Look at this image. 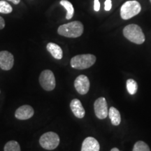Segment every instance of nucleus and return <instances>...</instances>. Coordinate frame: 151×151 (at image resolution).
<instances>
[{
  "label": "nucleus",
  "instance_id": "3",
  "mask_svg": "<svg viewBox=\"0 0 151 151\" xmlns=\"http://www.w3.org/2000/svg\"><path fill=\"white\" fill-rule=\"evenodd\" d=\"M96 57L92 54L78 55L71 58V67L76 69H86L95 63Z\"/></svg>",
  "mask_w": 151,
  "mask_h": 151
},
{
  "label": "nucleus",
  "instance_id": "1",
  "mask_svg": "<svg viewBox=\"0 0 151 151\" xmlns=\"http://www.w3.org/2000/svg\"><path fill=\"white\" fill-rule=\"evenodd\" d=\"M83 24L80 21H73L60 25L58 29L60 35L68 38H78L83 35Z\"/></svg>",
  "mask_w": 151,
  "mask_h": 151
},
{
  "label": "nucleus",
  "instance_id": "20",
  "mask_svg": "<svg viewBox=\"0 0 151 151\" xmlns=\"http://www.w3.org/2000/svg\"><path fill=\"white\" fill-rule=\"evenodd\" d=\"M112 7V2L111 0H106L104 2V10L106 11H109Z\"/></svg>",
  "mask_w": 151,
  "mask_h": 151
},
{
  "label": "nucleus",
  "instance_id": "9",
  "mask_svg": "<svg viewBox=\"0 0 151 151\" xmlns=\"http://www.w3.org/2000/svg\"><path fill=\"white\" fill-rule=\"evenodd\" d=\"M14 65V57L10 52L3 50L0 52V68L3 70L9 71Z\"/></svg>",
  "mask_w": 151,
  "mask_h": 151
},
{
  "label": "nucleus",
  "instance_id": "15",
  "mask_svg": "<svg viewBox=\"0 0 151 151\" xmlns=\"http://www.w3.org/2000/svg\"><path fill=\"white\" fill-rule=\"evenodd\" d=\"M60 3L67 11L66 19L70 20V19L72 18L73 14H74V9H73L72 4L70 1H67V0H61Z\"/></svg>",
  "mask_w": 151,
  "mask_h": 151
},
{
  "label": "nucleus",
  "instance_id": "8",
  "mask_svg": "<svg viewBox=\"0 0 151 151\" xmlns=\"http://www.w3.org/2000/svg\"><path fill=\"white\" fill-rule=\"evenodd\" d=\"M90 81L85 75H80L76 78L74 87L76 91L80 94H86L90 90Z\"/></svg>",
  "mask_w": 151,
  "mask_h": 151
},
{
  "label": "nucleus",
  "instance_id": "23",
  "mask_svg": "<svg viewBox=\"0 0 151 151\" xmlns=\"http://www.w3.org/2000/svg\"><path fill=\"white\" fill-rule=\"evenodd\" d=\"M9 1H10L12 2L13 4H18L19 3H20V0H9Z\"/></svg>",
  "mask_w": 151,
  "mask_h": 151
},
{
  "label": "nucleus",
  "instance_id": "17",
  "mask_svg": "<svg viewBox=\"0 0 151 151\" xmlns=\"http://www.w3.org/2000/svg\"><path fill=\"white\" fill-rule=\"evenodd\" d=\"M4 151H21L19 143L16 141H10L6 143Z\"/></svg>",
  "mask_w": 151,
  "mask_h": 151
},
{
  "label": "nucleus",
  "instance_id": "6",
  "mask_svg": "<svg viewBox=\"0 0 151 151\" xmlns=\"http://www.w3.org/2000/svg\"><path fill=\"white\" fill-rule=\"evenodd\" d=\"M39 83L43 89L46 91H51L55 88V78L52 71L46 70L43 71L39 76Z\"/></svg>",
  "mask_w": 151,
  "mask_h": 151
},
{
  "label": "nucleus",
  "instance_id": "4",
  "mask_svg": "<svg viewBox=\"0 0 151 151\" xmlns=\"http://www.w3.org/2000/svg\"><path fill=\"white\" fill-rule=\"evenodd\" d=\"M141 11V6L139 1L131 0L124 2L120 8V17L123 20H129L137 16Z\"/></svg>",
  "mask_w": 151,
  "mask_h": 151
},
{
  "label": "nucleus",
  "instance_id": "14",
  "mask_svg": "<svg viewBox=\"0 0 151 151\" xmlns=\"http://www.w3.org/2000/svg\"><path fill=\"white\" fill-rule=\"evenodd\" d=\"M109 116L111 119V123L113 125L118 126L120 124L121 122V116L118 109H116L115 107H111L109 111Z\"/></svg>",
  "mask_w": 151,
  "mask_h": 151
},
{
  "label": "nucleus",
  "instance_id": "22",
  "mask_svg": "<svg viewBox=\"0 0 151 151\" xmlns=\"http://www.w3.org/2000/svg\"><path fill=\"white\" fill-rule=\"evenodd\" d=\"M5 27V21L2 17L0 16V29H2Z\"/></svg>",
  "mask_w": 151,
  "mask_h": 151
},
{
  "label": "nucleus",
  "instance_id": "7",
  "mask_svg": "<svg viewBox=\"0 0 151 151\" xmlns=\"http://www.w3.org/2000/svg\"><path fill=\"white\" fill-rule=\"evenodd\" d=\"M94 109L96 116L101 120L105 119L109 115L108 106H107L106 100L104 97L98 98L94 101Z\"/></svg>",
  "mask_w": 151,
  "mask_h": 151
},
{
  "label": "nucleus",
  "instance_id": "24",
  "mask_svg": "<svg viewBox=\"0 0 151 151\" xmlns=\"http://www.w3.org/2000/svg\"><path fill=\"white\" fill-rule=\"evenodd\" d=\"M111 151H120L117 148H113L111 150Z\"/></svg>",
  "mask_w": 151,
  "mask_h": 151
},
{
  "label": "nucleus",
  "instance_id": "21",
  "mask_svg": "<svg viewBox=\"0 0 151 151\" xmlns=\"http://www.w3.org/2000/svg\"><path fill=\"white\" fill-rule=\"evenodd\" d=\"M94 9L95 11H99L100 10V3L99 0L94 1Z\"/></svg>",
  "mask_w": 151,
  "mask_h": 151
},
{
  "label": "nucleus",
  "instance_id": "11",
  "mask_svg": "<svg viewBox=\"0 0 151 151\" xmlns=\"http://www.w3.org/2000/svg\"><path fill=\"white\" fill-rule=\"evenodd\" d=\"M100 146L93 137H87L82 143L81 151H99Z\"/></svg>",
  "mask_w": 151,
  "mask_h": 151
},
{
  "label": "nucleus",
  "instance_id": "5",
  "mask_svg": "<svg viewBox=\"0 0 151 151\" xmlns=\"http://www.w3.org/2000/svg\"><path fill=\"white\" fill-rule=\"evenodd\" d=\"M39 143L46 150H54L60 144L59 136L53 132H48L43 134L39 139Z\"/></svg>",
  "mask_w": 151,
  "mask_h": 151
},
{
  "label": "nucleus",
  "instance_id": "12",
  "mask_svg": "<svg viewBox=\"0 0 151 151\" xmlns=\"http://www.w3.org/2000/svg\"><path fill=\"white\" fill-rule=\"evenodd\" d=\"M70 108L74 116L78 118H84L86 111L81 101L78 99H74L71 101Z\"/></svg>",
  "mask_w": 151,
  "mask_h": 151
},
{
  "label": "nucleus",
  "instance_id": "10",
  "mask_svg": "<svg viewBox=\"0 0 151 151\" xmlns=\"http://www.w3.org/2000/svg\"><path fill=\"white\" fill-rule=\"evenodd\" d=\"M34 109L31 106L24 105L19 107L15 113V116L18 120H27L34 116Z\"/></svg>",
  "mask_w": 151,
  "mask_h": 151
},
{
  "label": "nucleus",
  "instance_id": "13",
  "mask_svg": "<svg viewBox=\"0 0 151 151\" xmlns=\"http://www.w3.org/2000/svg\"><path fill=\"white\" fill-rule=\"evenodd\" d=\"M47 50L52 55V56L57 60H61L63 56L62 48L58 44L54 43H48L46 46Z\"/></svg>",
  "mask_w": 151,
  "mask_h": 151
},
{
  "label": "nucleus",
  "instance_id": "18",
  "mask_svg": "<svg viewBox=\"0 0 151 151\" xmlns=\"http://www.w3.org/2000/svg\"><path fill=\"white\" fill-rule=\"evenodd\" d=\"M13 11L12 6L6 1H0V13L4 14H11Z\"/></svg>",
  "mask_w": 151,
  "mask_h": 151
},
{
  "label": "nucleus",
  "instance_id": "2",
  "mask_svg": "<svg viewBox=\"0 0 151 151\" xmlns=\"http://www.w3.org/2000/svg\"><path fill=\"white\" fill-rule=\"evenodd\" d=\"M122 32L124 37L132 43L139 45L144 43L145 35L141 28L137 24H128L124 27Z\"/></svg>",
  "mask_w": 151,
  "mask_h": 151
},
{
  "label": "nucleus",
  "instance_id": "16",
  "mask_svg": "<svg viewBox=\"0 0 151 151\" xmlns=\"http://www.w3.org/2000/svg\"><path fill=\"white\" fill-rule=\"evenodd\" d=\"M127 89L131 95H134L137 93L138 90V84L133 79H128L127 81Z\"/></svg>",
  "mask_w": 151,
  "mask_h": 151
},
{
  "label": "nucleus",
  "instance_id": "19",
  "mask_svg": "<svg viewBox=\"0 0 151 151\" xmlns=\"http://www.w3.org/2000/svg\"><path fill=\"white\" fill-rule=\"evenodd\" d=\"M133 151H150V150L147 143L142 141H139L134 144Z\"/></svg>",
  "mask_w": 151,
  "mask_h": 151
},
{
  "label": "nucleus",
  "instance_id": "25",
  "mask_svg": "<svg viewBox=\"0 0 151 151\" xmlns=\"http://www.w3.org/2000/svg\"><path fill=\"white\" fill-rule=\"evenodd\" d=\"M150 3H151V0H150Z\"/></svg>",
  "mask_w": 151,
  "mask_h": 151
}]
</instances>
